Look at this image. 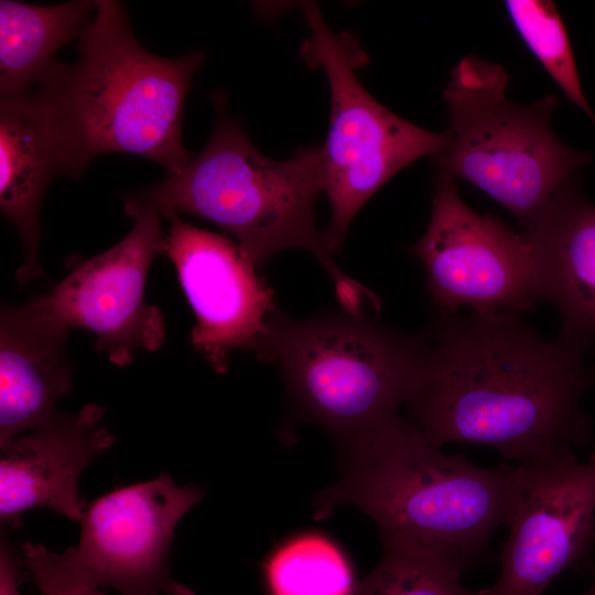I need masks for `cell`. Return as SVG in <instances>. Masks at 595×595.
I'll use <instances>...</instances> for the list:
<instances>
[{
	"instance_id": "6da1fadb",
	"label": "cell",
	"mask_w": 595,
	"mask_h": 595,
	"mask_svg": "<svg viewBox=\"0 0 595 595\" xmlns=\"http://www.w3.org/2000/svg\"><path fill=\"white\" fill-rule=\"evenodd\" d=\"M408 421L432 443L483 444L520 464L585 448L595 366L510 312L434 314Z\"/></svg>"
},
{
	"instance_id": "7a4b0ae2",
	"label": "cell",
	"mask_w": 595,
	"mask_h": 595,
	"mask_svg": "<svg viewBox=\"0 0 595 595\" xmlns=\"http://www.w3.org/2000/svg\"><path fill=\"white\" fill-rule=\"evenodd\" d=\"M79 58L60 63L36 93L53 122L65 175L78 177L98 155L127 153L180 172L183 110L202 52L162 57L136 39L125 6L96 1L79 36Z\"/></svg>"
},
{
	"instance_id": "3957f363",
	"label": "cell",
	"mask_w": 595,
	"mask_h": 595,
	"mask_svg": "<svg viewBox=\"0 0 595 595\" xmlns=\"http://www.w3.org/2000/svg\"><path fill=\"white\" fill-rule=\"evenodd\" d=\"M347 452L340 480L317 500L316 518L353 505L377 523L383 542L425 551L462 573L509 520L517 466L484 468L445 454L400 416Z\"/></svg>"
},
{
	"instance_id": "277c9868",
	"label": "cell",
	"mask_w": 595,
	"mask_h": 595,
	"mask_svg": "<svg viewBox=\"0 0 595 595\" xmlns=\"http://www.w3.org/2000/svg\"><path fill=\"white\" fill-rule=\"evenodd\" d=\"M213 131L183 169L132 196L160 215L188 214L234 238L260 270L285 249L311 252L334 285L349 279L333 259L318 230L315 202L324 192L321 145L299 148L277 161L261 153L232 118L223 93H214Z\"/></svg>"
},
{
	"instance_id": "5b68a950",
	"label": "cell",
	"mask_w": 595,
	"mask_h": 595,
	"mask_svg": "<svg viewBox=\"0 0 595 595\" xmlns=\"http://www.w3.org/2000/svg\"><path fill=\"white\" fill-rule=\"evenodd\" d=\"M430 353L428 328L398 332L339 310L302 321L278 312L256 356L279 366L299 415L349 451L398 416Z\"/></svg>"
},
{
	"instance_id": "8992f818",
	"label": "cell",
	"mask_w": 595,
	"mask_h": 595,
	"mask_svg": "<svg viewBox=\"0 0 595 595\" xmlns=\"http://www.w3.org/2000/svg\"><path fill=\"white\" fill-rule=\"evenodd\" d=\"M508 82L502 66L475 56L455 65L442 93L447 141L434 163L439 174L475 185L524 227L591 154L554 134L555 96L518 105L507 97Z\"/></svg>"
},
{
	"instance_id": "52a82bcc",
	"label": "cell",
	"mask_w": 595,
	"mask_h": 595,
	"mask_svg": "<svg viewBox=\"0 0 595 595\" xmlns=\"http://www.w3.org/2000/svg\"><path fill=\"white\" fill-rule=\"evenodd\" d=\"M302 12L310 36L301 46V57L322 68L329 86V129L322 160L331 218L323 234L335 255L371 196L409 164L440 154L447 136L418 127L378 102L356 75L368 64L357 39L332 30L313 2L303 4Z\"/></svg>"
},
{
	"instance_id": "ba28073f",
	"label": "cell",
	"mask_w": 595,
	"mask_h": 595,
	"mask_svg": "<svg viewBox=\"0 0 595 595\" xmlns=\"http://www.w3.org/2000/svg\"><path fill=\"white\" fill-rule=\"evenodd\" d=\"M204 496L165 473L118 487L87 505L75 547L54 553L52 567L72 584L120 595H195L175 581L169 553L176 524Z\"/></svg>"
},
{
	"instance_id": "9c48e42d",
	"label": "cell",
	"mask_w": 595,
	"mask_h": 595,
	"mask_svg": "<svg viewBox=\"0 0 595 595\" xmlns=\"http://www.w3.org/2000/svg\"><path fill=\"white\" fill-rule=\"evenodd\" d=\"M410 250L423 264L436 313L519 314L539 303L526 235L474 212L448 175L439 174L426 230Z\"/></svg>"
},
{
	"instance_id": "30bf717a",
	"label": "cell",
	"mask_w": 595,
	"mask_h": 595,
	"mask_svg": "<svg viewBox=\"0 0 595 595\" xmlns=\"http://www.w3.org/2000/svg\"><path fill=\"white\" fill-rule=\"evenodd\" d=\"M125 212L134 224L123 239L77 262L48 293L31 300L64 328L93 333L95 349L118 366H128L138 350H158L165 338L162 312L145 301L150 266L166 249L161 215L132 195Z\"/></svg>"
},
{
	"instance_id": "8fae6325",
	"label": "cell",
	"mask_w": 595,
	"mask_h": 595,
	"mask_svg": "<svg viewBox=\"0 0 595 595\" xmlns=\"http://www.w3.org/2000/svg\"><path fill=\"white\" fill-rule=\"evenodd\" d=\"M517 467L500 573L482 595H544L595 544V451L585 462L567 450Z\"/></svg>"
},
{
	"instance_id": "7c38bea8",
	"label": "cell",
	"mask_w": 595,
	"mask_h": 595,
	"mask_svg": "<svg viewBox=\"0 0 595 595\" xmlns=\"http://www.w3.org/2000/svg\"><path fill=\"white\" fill-rule=\"evenodd\" d=\"M167 219L165 255L196 317L191 343L216 372L225 374L231 351L259 353L278 313L273 292L235 240L178 214Z\"/></svg>"
},
{
	"instance_id": "4fadbf2b",
	"label": "cell",
	"mask_w": 595,
	"mask_h": 595,
	"mask_svg": "<svg viewBox=\"0 0 595 595\" xmlns=\"http://www.w3.org/2000/svg\"><path fill=\"white\" fill-rule=\"evenodd\" d=\"M105 409L87 403L51 425L0 442V521L20 524L31 509L47 508L79 521L87 504L79 498L80 474L107 452L115 436L101 421Z\"/></svg>"
},
{
	"instance_id": "5bb4252c",
	"label": "cell",
	"mask_w": 595,
	"mask_h": 595,
	"mask_svg": "<svg viewBox=\"0 0 595 595\" xmlns=\"http://www.w3.org/2000/svg\"><path fill=\"white\" fill-rule=\"evenodd\" d=\"M523 228L537 300L560 314L556 342L584 355L595 347V204L572 177Z\"/></svg>"
},
{
	"instance_id": "9a60e30c",
	"label": "cell",
	"mask_w": 595,
	"mask_h": 595,
	"mask_svg": "<svg viewBox=\"0 0 595 595\" xmlns=\"http://www.w3.org/2000/svg\"><path fill=\"white\" fill-rule=\"evenodd\" d=\"M68 329L31 301L0 315V442L58 420L57 401L72 389Z\"/></svg>"
},
{
	"instance_id": "2e32d148",
	"label": "cell",
	"mask_w": 595,
	"mask_h": 595,
	"mask_svg": "<svg viewBox=\"0 0 595 595\" xmlns=\"http://www.w3.org/2000/svg\"><path fill=\"white\" fill-rule=\"evenodd\" d=\"M65 175L51 117L35 93L0 102V209L15 227L23 262L20 286L44 275L39 259L41 203L50 183Z\"/></svg>"
},
{
	"instance_id": "e0dca14e",
	"label": "cell",
	"mask_w": 595,
	"mask_h": 595,
	"mask_svg": "<svg viewBox=\"0 0 595 595\" xmlns=\"http://www.w3.org/2000/svg\"><path fill=\"white\" fill-rule=\"evenodd\" d=\"M96 1L54 6L0 1V95L14 98L45 83L60 62L61 47L79 37Z\"/></svg>"
},
{
	"instance_id": "ac0fdd59",
	"label": "cell",
	"mask_w": 595,
	"mask_h": 595,
	"mask_svg": "<svg viewBox=\"0 0 595 595\" xmlns=\"http://www.w3.org/2000/svg\"><path fill=\"white\" fill-rule=\"evenodd\" d=\"M272 595H351L353 575L342 552L327 539L309 534L280 549L266 564Z\"/></svg>"
},
{
	"instance_id": "d6986e66",
	"label": "cell",
	"mask_w": 595,
	"mask_h": 595,
	"mask_svg": "<svg viewBox=\"0 0 595 595\" xmlns=\"http://www.w3.org/2000/svg\"><path fill=\"white\" fill-rule=\"evenodd\" d=\"M505 7L527 47L566 98L595 125V113L585 97L571 43L555 3L548 0H508Z\"/></svg>"
},
{
	"instance_id": "ffe728a7",
	"label": "cell",
	"mask_w": 595,
	"mask_h": 595,
	"mask_svg": "<svg viewBox=\"0 0 595 595\" xmlns=\"http://www.w3.org/2000/svg\"><path fill=\"white\" fill-rule=\"evenodd\" d=\"M462 574L425 551L383 542L379 563L354 595H482L462 585Z\"/></svg>"
},
{
	"instance_id": "44dd1931",
	"label": "cell",
	"mask_w": 595,
	"mask_h": 595,
	"mask_svg": "<svg viewBox=\"0 0 595 595\" xmlns=\"http://www.w3.org/2000/svg\"><path fill=\"white\" fill-rule=\"evenodd\" d=\"M20 553L39 595H108L99 588L75 585L63 578L47 561L45 545L41 543L24 542Z\"/></svg>"
},
{
	"instance_id": "7402d4cb",
	"label": "cell",
	"mask_w": 595,
	"mask_h": 595,
	"mask_svg": "<svg viewBox=\"0 0 595 595\" xmlns=\"http://www.w3.org/2000/svg\"><path fill=\"white\" fill-rule=\"evenodd\" d=\"M23 565L21 553H17L1 530L0 543V595H21L20 572Z\"/></svg>"
},
{
	"instance_id": "603a6c76",
	"label": "cell",
	"mask_w": 595,
	"mask_h": 595,
	"mask_svg": "<svg viewBox=\"0 0 595 595\" xmlns=\"http://www.w3.org/2000/svg\"><path fill=\"white\" fill-rule=\"evenodd\" d=\"M591 572H592L593 580L589 587L585 591L583 595H595V562H593L592 564Z\"/></svg>"
}]
</instances>
